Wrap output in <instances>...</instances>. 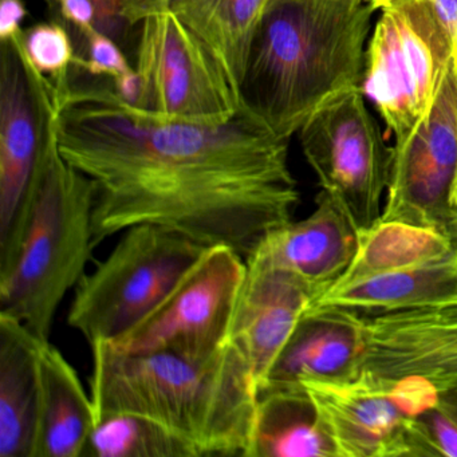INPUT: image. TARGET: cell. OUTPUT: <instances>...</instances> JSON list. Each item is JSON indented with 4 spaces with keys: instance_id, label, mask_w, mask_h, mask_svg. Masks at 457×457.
Returning a JSON list of instances; mask_svg holds the SVG:
<instances>
[{
    "instance_id": "obj_4",
    "label": "cell",
    "mask_w": 457,
    "mask_h": 457,
    "mask_svg": "<svg viewBox=\"0 0 457 457\" xmlns=\"http://www.w3.org/2000/svg\"><path fill=\"white\" fill-rule=\"evenodd\" d=\"M90 349L96 419L140 414L183 436L200 457H248L258 387L228 342L203 365L167 352L128 354L108 342Z\"/></svg>"
},
{
    "instance_id": "obj_22",
    "label": "cell",
    "mask_w": 457,
    "mask_h": 457,
    "mask_svg": "<svg viewBox=\"0 0 457 457\" xmlns=\"http://www.w3.org/2000/svg\"><path fill=\"white\" fill-rule=\"evenodd\" d=\"M357 235L354 258L333 286L436 261L457 248L454 240L443 232L398 221L379 220Z\"/></svg>"
},
{
    "instance_id": "obj_33",
    "label": "cell",
    "mask_w": 457,
    "mask_h": 457,
    "mask_svg": "<svg viewBox=\"0 0 457 457\" xmlns=\"http://www.w3.org/2000/svg\"><path fill=\"white\" fill-rule=\"evenodd\" d=\"M370 2L377 7V10H379L385 4H386L387 0H370Z\"/></svg>"
},
{
    "instance_id": "obj_15",
    "label": "cell",
    "mask_w": 457,
    "mask_h": 457,
    "mask_svg": "<svg viewBox=\"0 0 457 457\" xmlns=\"http://www.w3.org/2000/svg\"><path fill=\"white\" fill-rule=\"evenodd\" d=\"M357 245V232L346 215L320 191L312 215L267 232L245 263L287 270L309 283L320 298L346 271Z\"/></svg>"
},
{
    "instance_id": "obj_10",
    "label": "cell",
    "mask_w": 457,
    "mask_h": 457,
    "mask_svg": "<svg viewBox=\"0 0 457 457\" xmlns=\"http://www.w3.org/2000/svg\"><path fill=\"white\" fill-rule=\"evenodd\" d=\"M457 176V62L452 61L429 113L392 148L382 221L443 232L454 240L451 203Z\"/></svg>"
},
{
    "instance_id": "obj_29",
    "label": "cell",
    "mask_w": 457,
    "mask_h": 457,
    "mask_svg": "<svg viewBox=\"0 0 457 457\" xmlns=\"http://www.w3.org/2000/svg\"><path fill=\"white\" fill-rule=\"evenodd\" d=\"M93 4H95L96 10H97L96 28L98 30L104 31L112 38L117 39L121 36L125 28H129L127 22L122 20L117 0H93Z\"/></svg>"
},
{
    "instance_id": "obj_12",
    "label": "cell",
    "mask_w": 457,
    "mask_h": 457,
    "mask_svg": "<svg viewBox=\"0 0 457 457\" xmlns=\"http://www.w3.org/2000/svg\"><path fill=\"white\" fill-rule=\"evenodd\" d=\"M22 31L0 41V237L25 204L44 132L41 90L21 42Z\"/></svg>"
},
{
    "instance_id": "obj_17",
    "label": "cell",
    "mask_w": 457,
    "mask_h": 457,
    "mask_svg": "<svg viewBox=\"0 0 457 457\" xmlns=\"http://www.w3.org/2000/svg\"><path fill=\"white\" fill-rule=\"evenodd\" d=\"M44 341L17 318L0 312V457H34Z\"/></svg>"
},
{
    "instance_id": "obj_26",
    "label": "cell",
    "mask_w": 457,
    "mask_h": 457,
    "mask_svg": "<svg viewBox=\"0 0 457 457\" xmlns=\"http://www.w3.org/2000/svg\"><path fill=\"white\" fill-rule=\"evenodd\" d=\"M84 39V54L77 55L73 66L82 69L93 77L117 79L133 71L116 39L104 31L93 28L81 36Z\"/></svg>"
},
{
    "instance_id": "obj_20",
    "label": "cell",
    "mask_w": 457,
    "mask_h": 457,
    "mask_svg": "<svg viewBox=\"0 0 457 457\" xmlns=\"http://www.w3.org/2000/svg\"><path fill=\"white\" fill-rule=\"evenodd\" d=\"M248 457H338L303 385L259 390Z\"/></svg>"
},
{
    "instance_id": "obj_9",
    "label": "cell",
    "mask_w": 457,
    "mask_h": 457,
    "mask_svg": "<svg viewBox=\"0 0 457 457\" xmlns=\"http://www.w3.org/2000/svg\"><path fill=\"white\" fill-rule=\"evenodd\" d=\"M245 274L237 251L208 247L145 320L108 344L128 354L167 352L197 365L210 362L228 338Z\"/></svg>"
},
{
    "instance_id": "obj_23",
    "label": "cell",
    "mask_w": 457,
    "mask_h": 457,
    "mask_svg": "<svg viewBox=\"0 0 457 457\" xmlns=\"http://www.w3.org/2000/svg\"><path fill=\"white\" fill-rule=\"evenodd\" d=\"M84 456L200 457L183 436L148 417L127 411L96 419Z\"/></svg>"
},
{
    "instance_id": "obj_19",
    "label": "cell",
    "mask_w": 457,
    "mask_h": 457,
    "mask_svg": "<svg viewBox=\"0 0 457 457\" xmlns=\"http://www.w3.org/2000/svg\"><path fill=\"white\" fill-rule=\"evenodd\" d=\"M38 433L34 457H82L96 425L90 393L79 371L57 346L42 342L39 352Z\"/></svg>"
},
{
    "instance_id": "obj_34",
    "label": "cell",
    "mask_w": 457,
    "mask_h": 457,
    "mask_svg": "<svg viewBox=\"0 0 457 457\" xmlns=\"http://www.w3.org/2000/svg\"><path fill=\"white\" fill-rule=\"evenodd\" d=\"M45 4L50 7V9H54V7H58L57 0H44Z\"/></svg>"
},
{
    "instance_id": "obj_28",
    "label": "cell",
    "mask_w": 457,
    "mask_h": 457,
    "mask_svg": "<svg viewBox=\"0 0 457 457\" xmlns=\"http://www.w3.org/2000/svg\"><path fill=\"white\" fill-rule=\"evenodd\" d=\"M26 17L25 0H0V41H6L21 33Z\"/></svg>"
},
{
    "instance_id": "obj_6",
    "label": "cell",
    "mask_w": 457,
    "mask_h": 457,
    "mask_svg": "<svg viewBox=\"0 0 457 457\" xmlns=\"http://www.w3.org/2000/svg\"><path fill=\"white\" fill-rule=\"evenodd\" d=\"M379 10L366 49L362 92L398 143L429 113L454 47L428 0H387Z\"/></svg>"
},
{
    "instance_id": "obj_24",
    "label": "cell",
    "mask_w": 457,
    "mask_h": 457,
    "mask_svg": "<svg viewBox=\"0 0 457 457\" xmlns=\"http://www.w3.org/2000/svg\"><path fill=\"white\" fill-rule=\"evenodd\" d=\"M21 42L31 65L53 84L71 76L79 54L65 22L37 23L22 31Z\"/></svg>"
},
{
    "instance_id": "obj_5",
    "label": "cell",
    "mask_w": 457,
    "mask_h": 457,
    "mask_svg": "<svg viewBox=\"0 0 457 457\" xmlns=\"http://www.w3.org/2000/svg\"><path fill=\"white\" fill-rule=\"evenodd\" d=\"M208 247L154 224L125 229L74 288L68 323L87 344L112 342L145 320Z\"/></svg>"
},
{
    "instance_id": "obj_25",
    "label": "cell",
    "mask_w": 457,
    "mask_h": 457,
    "mask_svg": "<svg viewBox=\"0 0 457 457\" xmlns=\"http://www.w3.org/2000/svg\"><path fill=\"white\" fill-rule=\"evenodd\" d=\"M413 457H457V386L441 393L437 403L411 425Z\"/></svg>"
},
{
    "instance_id": "obj_27",
    "label": "cell",
    "mask_w": 457,
    "mask_h": 457,
    "mask_svg": "<svg viewBox=\"0 0 457 457\" xmlns=\"http://www.w3.org/2000/svg\"><path fill=\"white\" fill-rule=\"evenodd\" d=\"M58 9L66 25L73 26L79 36L96 28L97 10L93 0H57Z\"/></svg>"
},
{
    "instance_id": "obj_8",
    "label": "cell",
    "mask_w": 457,
    "mask_h": 457,
    "mask_svg": "<svg viewBox=\"0 0 457 457\" xmlns=\"http://www.w3.org/2000/svg\"><path fill=\"white\" fill-rule=\"evenodd\" d=\"M137 26L133 68L140 95L133 106L191 124H224L239 113V96L226 71L172 12L149 15Z\"/></svg>"
},
{
    "instance_id": "obj_21",
    "label": "cell",
    "mask_w": 457,
    "mask_h": 457,
    "mask_svg": "<svg viewBox=\"0 0 457 457\" xmlns=\"http://www.w3.org/2000/svg\"><path fill=\"white\" fill-rule=\"evenodd\" d=\"M270 0H168L172 12L202 39L239 96L253 34Z\"/></svg>"
},
{
    "instance_id": "obj_30",
    "label": "cell",
    "mask_w": 457,
    "mask_h": 457,
    "mask_svg": "<svg viewBox=\"0 0 457 457\" xmlns=\"http://www.w3.org/2000/svg\"><path fill=\"white\" fill-rule=\"evenodd\" d=\"M168 0H117L122 20L129 28L137 26L149 15L167 12Z\"/></svg>"
},
{
    "instance_id": "obj_18",
    "label": "cell",
    "mask_w": 457,
    "mask_h": 457,
    "mask_svg": "<svg viewBox=\"0 0 457 457\" xmlns=\"http://www.w3.org/2000/svg\"><path fill=\"white\" fill-rule=\"evenodd\" d=\"M457 299V248L436 261L331 286L307 312L339 309L358 314L421 309Z\"/></svg>"
},
{
    "instance_id": "obj_7",
    "label": "cell",
    "mask_w": 457,
    "mask_h": 457,
    "mask_svg": "<svg viewBox=\"0 0 457 457\" xmlns=\"http://www.w3.org/2000/svg\"><path fill=\"white\" fill-rule=\"evenodd\" d=\"M362 89L323 104L299 129L302 151L325 192L357 234L376 226L389 183L392 148L366 108Z\"/></svg>"
},
{
    "instance_id": "obj_13",
    "label": "cell",
    "mask_w": 457,
    "mask_h": 457,
    "mask_svg": "<svg viewBox=\"0 0 457 457\" xmlns=\"http://www.w3.org/2000/svg\"><path fill=\"white\" fill-rule=\"evenodd\" d=\"M317 296L287 270L247 264L227 342L247 363L258 393Z\"/></svg>"
},
{
    "instance_id": "obj_11",
    "label": "cell",
    "mask_w": 457,
    "mask_h": 457,
    "mask_svg": "<svg viewBox=\"0 0 457 457\" xmlns=\"http://www.w3.org/2000/svg\"><path fill=\"white\" fill-rule=\"evenodd\" d=\"M363 350L360 374L416 378L446 392L457 386V317L436 306L358 314Z\"/></svg>"
},
{
    "instance_id": "obj_32",
    "label": "cell",
    "mask_w": 457,
    "mask_h": 457,
    "mask_svg": "<svg viewBox=\"0 0 457 457\" xmlns=\"http://www.w3.org/2000/svg\"><path fill=\"white\" fill-rule=\"evenodd\" d=\"M451 203L454 210H457V176L456 181H454L453 191H452Z\"/></svg>"
},
{
    "instance_id": "obj_31",
    "label": "cell",
    "mask_w": 457,
    "mask_h": 457,
    "mask_svg": "<svg viewBox=\"0 0 457 457\" xmlns=\"http://www.w3.org/2000/svg\"><path fill=\"white\" fill-rule=\"evenodd\" d=\"M440 18L444 28L451 34L454 47V60L457 62V0H428Z\"/></svg>"
},
{
    "instance_id": "obj_3",
    "label": "cell",
    "mask_w": 457,
    "mask_h": 457,
    "mask_svg": "<svg viewBox=\"0 0 457 457\" xmlns=\"http://www.w3.org/2000/svg\"><path fill=\"white\" fill-rule=\"evenodd\" d=\"M44 132L28 197L0 237V312L50 339L65 296L87 274L97 247L93 235L95 184L61 154L57 100L50 79L37 71Z\"/></svg>"
},
{
    "instance_id": "obj_35",
    "label": "cell",
    "mask_w": 457,
    "mask_h": 457,
    "mask_svg": "<svg viewBox=\"0 0 457 457\" xmlns=\"http://www.w3.org/2000/svg\"><path fill=\"white\" fill-rule=\"evenodd\" d=\"M454 242H456V245H457V228H456V235H454Z\"/></svg>"
},
{
    "instance_id": "obj_2",
    "label": "cell",
    "mask_w": 457,
    "mask_h": 457,
    "mask_svg": "<svg viewBox=\"0 0 457 457\" xmlns=\"http://www.w3.org/2000/svg\"><path fill=\"white\" fill-rule=\"evenodd\" d=\"M370 0H270L253 34L240 108L290 141L323 104L362 89Z\"/></svg>"
},
{
    "instance_id": "obj_1",
    "label": "cell",
    "mask_w": 457,
    "mask_h": 457,
    "mask_svg": "<svg viewBox=\"0 0 457 457\" xmlns=\"http://www.w3.org/2000/svg\"><path fill=\"white\" fill-rule=\"evenodd\" d=\"M54 87L61 154L95 184L96 245L154 224L245 259L293 218L288 141L245 109L218 125L159 119L76 66Z\"/></svg>"
},
{
    "instance_id": "obj_16",
    "label": "cell",
    "mask_w": 457,
    "mask_h": 457,
    "mask_svg": "<svg viewBox=\"0 0 457 457\" xmlns=\"http://www.w3.org/2000/svg\"><path fill=\"white\" fill-rule=\"evenodd\" d=\"M362 350V328L355 312L339 309L304 312L267 384L353 381L360 374Z\"/></svg>"
},
{
    "instance_id": "obj_14",
    "label": "cell",
    "mask_w": 457,
    "mask_h": 457,
    "mask_svg": "<svg viewBox=\"0 0 457 457\" xmlns=\"http://www.w3.org/2000/svg\"><path fill=\"white\" fill-rule=\"evenodd\" d=\"M338 457H413L411 425L389 395L365 377L302 381Z\"/></svg>"
}]
</instances>
